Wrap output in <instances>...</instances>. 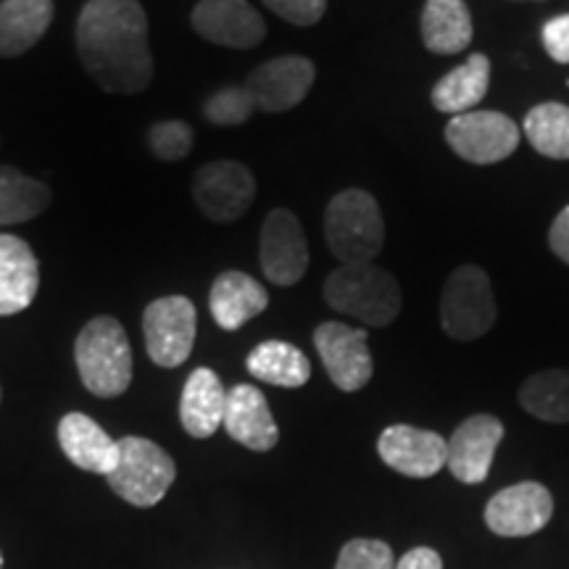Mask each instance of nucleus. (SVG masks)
Here are the masks:
<instances>
[{
    "label": "nucleus",
    "instance_id": "72a5a7b5",
    "mask_svg": "<svg viewBox=\"0 0 569 569\" xmlns=\"http://www.w3.org/2000/svg\"><path fill=\"white\" fill-rule=\"evenodd\" d=\"M549 246L551 251L569 267V206H565V209L559 211V217L553 219L549 230Z\"/></svg>",
    "mask_w": 569,
    "mask_h": 569
},
{
    "label": "nucleus",
    "instance_id": "6ab92c4d",
    "mask_svg": "<svg viewBox=\"0 0 569 569\" xmlns=\"http://www.w3.org/2000/svg\"><path fill=\"white\" fill-rule=\"evenodd\" d=\"M61 451L74 467L92 475H109L117 467L119 440H113L96 419L71 411L59 422Z\"/></svg>",
    "mask_w": 569,
    "mask_h": 569
},
{
    "label": "nucleus",
    "instance_id": "412c9836",
    "mask_svg": "<svg viewBox=\"0 0 569 569\" xmlns=\"http://www.w3.org/2000/svg\"><path fill=\"white\" fill-rule=\"evenodd\" d=\"M227 390L213 369L198 367L188 377L180 398V422L193 438H211L224 422Z\"/></svg>",
    "mask_w": 569,
    "mask_h": 569
},
{
    "label": "nucleus",
    "instance_id": "dca6fc26",
    "mask_svg": "<svg viewBox=\"0 0 569 569\" xmlns=\"http://www.w3.org/2000/svg\"><path fill=\"white\" fill-rule=\"evenodd\" d=\"M503 440V422L493 415H475L461 422L448 438L446 467L465 486L486 482L493 465L496 448Z\"/></svg>",
    "mask_w": 569,
    "mask_h": 569
},
{
    "label": "nucleus",
    "instance_id": "f03ea898",
    "mask_svg": "<svg viewBox=\"0 0 569 569\" xmlns=\"http://www.w3.org/2000/svg\"><path fill=\"white\" fill-rule=\"evenodd\" d=\"M325 301L367 327H388L401 315V284L382 267L340 264L325 280Z\"/></svg>",
    "mask_w": 569,
    "mask_h": 569
},
{
    "label": "nucleus",
    "instance_id": "bb28decb",
    "mask_svg": "<svg viewBox=\"0 0 569 569\" xmlns=\"http://www.w3.org/2000/svg\"><path fill=\"white\" fill-rule=\"evenodd\" d=\"M522 409L540 422L567 425L569 422V369H543L536 372L519 388Z\"/></svg>",
    "mask_w": 569,
    "mask_h": 569
},
{
    "label": "nucleus",
    "instance_id": "4be33fe9",
    "mask_svg": "<svg viewBox=\"0 0 569 569\" xmlns=\"http://www.w3.org/2000/svg\"><path fill=\"white\" fill-rule=\"evenodd\" d=\"M53 21V0L0 3V59H17L38 46Z\"/></svg>",
    "mask_w": 569,
    "mask_h": 569
},
{
    "label": "nucleus",
    "instance_id": "473e14b6",
    "mask_svg": "<svg viewBox=\"0 0 569 569\" xmlns=\"http://www.w3.org/2000/svg\"><path fill=\"white\" fill-rule=\"evenodd\" d=\"M543 48L557 63H569V13L553 17L543 27Z\"/></svg>",
    "mask_w": 569,
    "mask_h": 569
},
{
    "label": "nucleus",
    "instance_id": "7c9ffc66",
    "mask_svg": "<svg viewBox=\"0 0 569 569\" xmlns=\"http://www.w3.org/2000/svg\"><path fill=\"white\" fill-rule=\"evenodd\" d=\"M396 557L386 540L353 538L340 549L336 569H393Z\"/></svg>",
    "mask_w": 569,
    "mask_h": 569
},
{
    "label": "nucleus",
    "instance_id": "f3484780",
    "mask_svg": "<svg viewBox=\"0 0 569 569\" xmlns=\"http://www.w3.org/2000/svg\"><path fill=\"white\" fill-rule=\"evenodd\" d=\"M224 430L240 446L251 448L256 453L272 451L280 440V430L269 409L264 393L253 386H234L227 393Z\"/></svg>",
    "mask_w": 569,
    "mask_h": 569
},
{
    "label": "nucleus",
    "instance_id": "a211bd4d",
    "mask_svg": "<svg viewBox=\"0 0 569 569\" xmlns=\"http://www.w3.org/2000/svg\"><path fill=\"white\" fill-rule=\"evenodd\" d=\"M38 290V256L27 240L0 232V317H13L30 309Z\"/></svg>",
    "mask_w": 569,
    "mask_h": 569
},
{
    "label": "nucleus",
    "instance_id": "f704fd0d",
    "mask_svg": "<svg viewBox=\"0 0 569 569\" xmlns=\"http://www.w3.org/2000/svg\"><path fill=\"white\" fill-rule=\"evenodd\" d=\"M393 569H443V559H440L438 551L427 549V546H417V549L403 553Z\"/></svg>",
    "mask_w": 569,
    "mask_h": 569
},
{
    "label": "nucleus",
    "instance_id": "423d86ee",
    "mask_svg": "<svg viewBox=\"0 0 569 569\" xmlns=\"http://www.w3.org/2000/svg\"><path fill=\"white\" fill-rule=\"evenodd\" d=\"M496 322V298L486 269L457 267L443 284L440 296V327L453 340H478Z\"/></svg>",
    "mask_w": 569,
    "mask_h": 569
},
{
    "label": "nucleus",
    "instance_id": "ddd939ff",
    "mask_svg": "<svg viewBox=\"0 0 569 569\" xmlns=\"http://www.w3.org/2000/svg\"><path fill=\"white\" fill-rule=\"evenodd\" d=\"M317 80V69L306 56H280L256 67L243 88L253 98L256 109L267 113H282L296 109L309 96Z\"/></svg>",
    "mask_w": 569,
    "mask_h": 569
},
{
    "label": "nucleus",
    "instance_id": "7ed1b4c3",
    "mask_svg": "<svg viewBox=\"0 0 569 569\" xmlns=\"http://www.w3.org/2000/svg\"><path fill=\"white\" fill-rule=\"evenodd\" d=\"M325 240L340 264H372L386 246V222L372 193L348 188L327 203Z\"/></svg>",
    "mask_w": 569,
    "mask_h": 569
},
{
    "label": "nucleus",
    "instance_id": "f8f14e48",
    "mask_svg": "<svg viewBox=\"0 0 569 569\" xmlns=\"http://www.w3.org/2000/svg\"><path fill=\"white\" fill-rule=\"evenodd\" d=\"M553 517V496L536 480L498 490L486 503V525L501 538L536 536Z\"/></svg>",
    "mask_w": 569,
    "mask_h": 569
},
{
    "label": "nucleus",
    "instance_id": "6e6552de",
    "mask_svg": "<svg viewBox=\"0 0 569 569\" xmlns=\"http://www.w3.org/2000/svg\"><path fill=\"white\" fill-rule=\"evenodd\" d=\"M446 140L459 159L488 167L517 151L519 127L501 111H467L448 122Z\"/></svg>",
    "mask_w": 569,
    "mask_h": 569
},
{
    "label": "nucleus",
    "instance_id": "39448f33",
    "mask_svg": "<svg viewBox=\"0 0 569 569\" xmlns=\"http://www.w3.org/2000/svg\"><path fill=\"white\" fill-rule=\"evenodd\" d=\"M177 478L172 457L153 440L127 436L119 440L117 467L106 475L113 493L140 509H151L167 496Z\"/></svg>",
    "mask_w": 569,
    "mask_h": 569
},
{
    "label": "nucleus",
    "instance_id": "393cba45",
    "mask_svg": "<svg viewBox=\"0 0 569 569\" xmlns=\"http://www.w3.org/2000/svg\"><path fill=\"white\" fill-rule=\"evenodd\" d=\"M246 367L256 380L277 388H301L311 377L309 356L284 340H264L256 346L248 353Z\"/></svg>",
    "mask_w": 569,
    "mask_h": 569
},
{
    "label": "nucleus",
    "instance_id": "9b49d317",
    "mask_svg": "<svg viewBox=\"0 0 569 569\" xmlns=\"http://www.w3.org/2000/svg\"><path fill=\"white\" fill-rule=\"evenodd\" d=\"M259 261L261 272L277 288H290V284L301 282L309 269V243H306L303 227L293 211H269L264 227H261Z\"/></svg>",
    "mask_w": 569,
    "mask_h": 569
},
{
    "label": "nucleus",
    "instance_id": "aec40b11",
    "mask_svg": "<svg viewBox=\"0 0 569 569\" xmlns=\"http://www.w3.org/2000/svg\"><path fill=\"white\" fill-rule=\"evenodd\" d=\"M269 306V293L259 280H253L251 274L238 272H222L211 284L209 296V309L213 322L222 330L234 332L240 327L251 322L253 317H259Z\"/></svg>",
    "mask_w": 569,
    "mask_h": 569
},
{
    "label": "nucleus",
    "instance_id": "a878e982",
    "mask_svg": "<svg viewBox=\"0 0 569 569\" xmlns=\"http://www.w3.org/2000/svg\"><path fill=\"white\" fill-rule=\"evenodd\" d=\"M51 188L13 167H0V224H21L48 211Z\"/></svg>",
    "mask_w": 569,
    "mask_h": 569
},
{
    "label": "nucleus",
    "instance_id": "20e7f679",
    "mask_svg": "<svg viewBox=\"0 0 569 569\" xmlns=\"http://www.w3.org/2000/svg\"><path fill=\"white\" fill-rule=\"evenodd\" d=\"M82 386L98 398L122 396L132 382V348L119 319L96 317L82 327L74 343Z\"/></svg>",
    "mask_w": 569,
    "mask_h": 569
},
{
    "label": "nucleus",
    "instance_id": "0eeeda50",
    "mask_svg": "<svg viewBox=\"0 0 569 569\" xmlns=\"http://www.w3.org/2000/svg\"><path fill=\"white\" fill-rule=\"evenodd\" d=\"M196 306L184 296L156 298L142 315V336L153 365L174 369L184 365L196 346Z\"/></svg>",
    "mask_w": 569,
    "mask_h": 569
},
{
    "label": "nucleus",
    "instance_id": "b1692460",
    "mask_svg": "<svg viewBox=\"0 0 569 569\" xmlns=\"http://www.w3.org/2000/svg\"><path fill=\"white\" fill-rule=\"evenodd\" d=\"M422 42L430 53L453 56L472 42V17L465 0H427L422 11Z\"/></svg>",
    "mask_w": 569,
    "mask_h": 569
},
{
    "label": "nucleus",
    "instance_id": "c756f323",
    "mask_svg": "<svg viewBox=\"0 0 569 569\" xmlns=\"http://www.w3.org/2000/svg\"><path fill=\"white\" fill-rule=\"evenodd\" d=\"M148 142L151 151L159 156L161 161H182L193 151V127L180 119H167V122H156L148 132Z\"/></svg>",
    "mask_w": 569,
    "mask_h": 569
},
{
    "label": "nucleus",
    "instance_id": "4468645a",
    "mask_svg": "<svg viewBox=\"0 0 569 569\" xmlns=\"http://www.w3.org/2000/svg\"><path fill=\"white\" fill-rule=\"evenodd\" d=\"M377 453L403 478H432L448 461V440L432 430L411 425H390L377 438Z\"/></svg>",
    "mask_w": 569,
    "mask_h": 569
},
{
    "label": "nucleus",
    "instance_id": "1a4fd4ad",
    "mask_svg": "<svg viewBox=\"0 0 569 569\" xmlns=\"http://www.w3.org/2000/svg\"><path fill=\"white\" fill-rule=\"evenodd\" d=\"M193 198L211 222H234L251 209L256 177L246 163L232 159L203 163L193 177Z\"/></svg>",
    "mask_w": 569,
    "mask_h": 569
},
{
    "label": "nucleus",
    "instance_id": "f257e3e1",
    "mask_svg": "<svg viewBox=\"0 0 569 569\" xmlns=\"http://www.w3.org/2000/svg\"><path fill=\"white\" fill-rule=\"evenodd\" d=\"M77 51L96 84L134 96L153 80L148 17L138 0H88L77 19Z\"/></svg>",
    "mask_w": 569,
    "mask_h": 569
},
{
    "label": "nucleus",
    "instance_id": "2eb2a0df",
    "mask_svg": "<svg viewBox=\"0 0 569 569\" xmlns=\"http://www.w3.org/2000/svg\"><path fill=\"white\" fill-rule=\"evenodd\" d=\"M190 21L203 40L238 51L261 46L267 38L264 19L248 0H201Z\"/></svg>",
    "mask_w": 569,
    "mask_h": 569
},
{
    "label": "nucleus",
    "instance_id": "9d476101",
    "mask_svg": "<svg viewBox=\"0 0 569 569\" xmlns=\"http://www.w3.org/2000/svg\"><path fill=\"white\" fill-rule=\"evenodd\" d=\"M369 332L343 322H322L315 330V346L332 386L356 393L372 380L375 361L369 353Z\"/></svg>",
    "mask_w": 569,
    "mask_h": 569
},
{
    "label": "nucleus",
    "instance_id": "2f4dec72",
    "mask_svg": "<svg viewBox=\"0 0 569 569\" xmlns=\"http://www.w3.org/2000/svg\"><path fill=\"white\" fill-rule=\"evenodd\" d=\"M264 6L296 27L317 24L327 11V0H264Z\"/></svg>",
    "mask_w": 569,
    "mask_h": 569
},
{
    "label": "nucleus",
    "instance_id": "c85d7f7f",
    "mask_svg": "<svg viewBox=\"0 0 569 569\" xmlns=\"http://www.w3.org/2000/svg\"><path fill=\"white\" fill-rule=\"evenodd\" d=\"M256 103L246 88H222L203 103V117L209 124L238 127L253 117Z\"/></svg>",
    "mask_w": 569,
    "mask_h": 569
},
{
    "label": "nucleus",
    "instance_id": "cd10ccee",
    "mask_svg": "<svg viewBox=\"0 0 569 569\" xmlns=\"http://www.w3.org/2000/svg\"><path fill=\"white\" fill-rule=\"evenodd\" d=\"M522 130L540 156L569 161V106L538 103L525 117Z\"/></svg>",
    "mask_w": 569,
    "mask_h": 569
},
{
    "label": "nucleus",
    "instance_id": "5701e85b",
    "mask_svg": "<svg viewBox=\"0 0 569 569\" xmlns=\"http://www.w3.org/2000/svg\"><path fill=\"white\" fill-rule=\"evenodd\" d=\"M490 88V61L486 53H475L451 69L446 77H440L432 88L430 101L440 113H467L488 96Z\"/></svg>",
    "mask_w": 569,
    "mask_h": 569
},
{
    "label": "nucleus",
    "instance_id": "c9c22d12",
    "mask_svg": "<svg viewBox=\"0 0 569 569\" xmlns=\"http://www.w3.org/2000/svg\"><path fill=\"white\" fill-rule=\"evenodd\" d=\"M0 565H3V557H0Z\"/></svg>",
    "mask_w": 569,
    "mask_h": 569
}]
</instances>
